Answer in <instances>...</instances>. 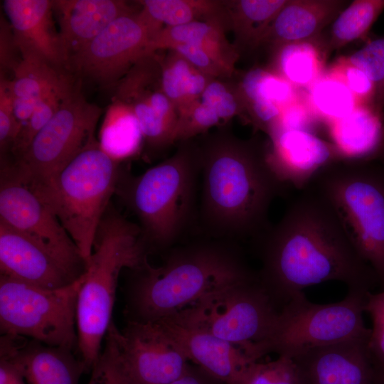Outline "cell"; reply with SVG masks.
I'll return each instance as SVG.
<instances>
[{"mask_svg": "<svg viewBox=\"0 0 384 384\" xmlns=\"http://www.w3.org/2000/svg\"><path fill=\"white\" fill-rule=\"evenodd\" d=\"M255 241L262 263L258 278L279 309L304 288L328 281L341 282L348 291L380 287L331 206L310 186Z\"/></svg>", "mask_w": 384, "mask_h": 384, "instance_id": "obj_1", "label": "cell"}, {"mask_svg": "<svg viewBox=\"0 0 384 384\" xmlns=\"http://www.w3.org/2000/svg\"><path fill=\"white\" fill-rule=\"evenodd\" d=\"M198 146L202 178L199 215L210 238L256 240L270 226L269 210L285 188L267 160V145L225 127Z\"/></svg>", "mask_w": 384, "mask_h": 384, "instance_id": "obj_2", "label": "cell"}, {"mask_svg": "<svg viewBox=\"0 0 384 384\" xmlns=\"http://www.w3.org/2000/svg\"><path fill=\"white\" fill-rule=\"evenodd\" d=\"M231 242L213 238L174 247L161 266L146 260L131 270L124 311L128 321L171 317L214 290L257 277Z\"/></svg>", "mask_w": 384, "mask_h": 384, "instance_id": "obj_3", "label": "cell"}, {"mask_svg": "<svg viewBox=\"0 0 384 384\" xmlns=\"http://www.w3.org/2000/svg\"><path fill=\"white\" fill-rule=\"evenodd\" d=\"M179 143L171 157L142 174L120 169L114 195L137 218L148 252L171 247L195 215L198 146L192 139Z\"/></svg>", "mask_w": 384, "mask_h": 384, "instance_id": "obj_4", "label": "cell"}, {"mask_svg": "<svg viewBox=\"0 0 384 384\" xmlns=\"http://www.w3.org/2000/svg\"><path fill=\"white\" fill-rule=\"evenodd\" d=\"M148 253L138 224L127 220L111 202L97 230L78 294V351L85 372L92 370L101 354L121 271L140 267Z\"/></svg>", "mask_w": 384, "mask_h": 384, "instance_id": "obj_5", "label": "cell"}, {"mask_svg": "<svg viewBox=\"0 0 384 384\" xmlns=\"http://www.w3.org/2000/svg\"><path fill=\"white\" fill-rule=\"evenodd\" d=\"M121 166L95 139L55 176L29 188L58 218L87 265L99 224L114 195Z\"/></svg>", "mask_w": 384, "mask_h": 384, "instance_id": "obj_6", "label": "cell"}, {"mask_svg": "<svg viewBox=\"0 0 384 384\" xmlns=\"http://www.w3.org/2000/svg\"><path fill=\"white\" fill-rule=\"evenodd\" d=\"M331 206L384 289V161L341 159L308 185Z\"/></svg>", "mask_w": 384, "mask_h": 384, "instance_id": "obj_7", "label": "cell"}, {"mask_svg": "<svg viewBox=\"0 0 384 384\" xmlns=\"http://www.w3.org/2000/svg\"><path fill=\"white\" fill-rule=\"evenodd\" d=\"M367 293L348 291L341 301L326 304L309 302L304 293L296 296L281 307L271 333L255 348V360L269 353L293 358L317 347L368 340L371 329L363 316Z\"/></svg>", "mask_w": 384, "mask_h": 384, "instance_id": "obj_8", "label": "cell"}, {"mask_svg": "<svg viewBox=\"0 0 384 384\" xmlns=\"http://www.w3.org/2000/svg\"><path fill=\"white\" fill-rule=\"evenodd\" d=\"M279 311L257 275L214 290L169 318L238 346L253 362L255 348L271 333Z\"/></svg>", "mask_w": 384, "mask_h": 384, "instance_id": "obj_9", "label": "cell"}, {"mask_svg": "<svg viewBox=\"0 0 384 384\" xmlns=\"http://www.w3.org/2000/svg\"><path fill=\"white\" fill-rule=\"evenodd\" d=\"M83 274L72 284L46 289L0 275L1 334L78 350L76 305Z\"/></svg>", "mask_w": 384, "mask_h": 384, "instance_id": "obj_10", "label": "cell"}, {"mask_svg": "<svg viewBox=\"0 0 384 384\" xmlns=\"http://www.w3.org/2000/svg\"><path fill=\"white\" fill-rule=\"evenodd\" d=\"M102 110L75 86L50 122L17 159L1 164L28 188L55 176L90 142Z\"/></svg>", "mask_w": 384, "mask_h": 384, "instance_id": "obj_11", "label": "cell"}, {"mask_svg": "<svg viewBox=\"0 0 384 384\" xmlns=\"http://www.w3.org/2000/svg\"><path fill=\"white\" fill-rule=\"evenodd\" d=\"M161 30L139 11L122 16L73 55L74 71L103 86H115L134 64L150 54L148 46Z\"/></svg>", "mask_w": 384, "mask_h": 384, "instance_id": "obj_12", "label": "cell"}, {"mask_svg": "<svg viewBox=\"0 0 384 384\" xmlns=\"http://www.w3.org/2000/svg\"><path fill=\"white\" fill-rule=\"evenodd\" d=\"M118 366L124 384H170L188 366V359L159 321H128L123 331L112 321Z\"/></svg>", "mask_w": 384, "mask_h": 384, "instance_id": "obj_13", "label": "cell"}, {"mask_svg": "<svg viewBox=\"0 0 384 384\" xmlns=\"http://www.w3.org/2000/svg\"><path fill=\"white\" fill-rule=\"evenodd\" d=\"M114 87L113 100L134 112L150 154L161 153L176 143L178 114L163 91L157 52L139 59Z\"/></svg>", "mask_w": 384, "mask_h": 384, "instance_id": "obj_14", "label": "cell"}, {"mask_svg": "<svg viewBox=\"0 0 384 384\" xmlns=\"http://www.w3.org/2000/svg\"><path fill=\"white\" fill-rule=\"evenodd\" d=\"M0 221L30 237L78 277L87 268L78 247L58 218L34 193L1 169Z\"/></svg>", "mask_w": 384, "mask_h": 384, "instance_id": "obj_15", "label": "cell"}, {"mask_svg": "<svg viewBox=\"0 0 384 384\" xmlns=\"http://www.w3.org/2000/svg\"><path fill=\"white\" fill-rule=\"evenodd\" d=\"M267 160L286 186L304 189L324 168L342 159L335 146L312 132L279 129L270 136Z\"/></svg>", "mask_w": 384, "mask_h": 384, "instance_id": "obj_16", "label": "cell"}, {"mask_svg": "<svg viewBox=\"0 0 384 384\" xmlns=\"http://www.w3.org/2000/svg\"><path fill=\"white\" fill-rule=\"evenodd\" d=\"M368 341L351 339L295 356L301 384H380Z\"/></svg>", "mask_w": 384, "mask_h": 384, "instance_id": "obj_17", "label": "cell"}, {"mask_svg": "<svg viewBox=\"0 0 384 384\" xmlns=\"http://www.w3.org/2000/svg\"><path fill=\"white\" fill-rule=\"evenodd\" d=\"M1 275L46 289L68 286L80 277L41 244L0 221Z\"/></svg>", "mask_w": 384, "mask_h": 384, "instance_id": "obj_18", "label": "cell"}, {"mask_svg": "<svg viewBox=\"0 0 384 384\" xmlns=\"http://www.w3.org/2000/svg\"><path fill=\"white\" fill-rule=\"evenodd\" d=\"M3 7L21 53L34 54L61 72L68 58L54 24L53 1L4 0Z\"/></svg>", "mask_w": 384, "mask_h": 384, "instance_id": "obj_19", "label": "cell"}, {"mask_svg": "<svg viewBox=\"0 0 384 384\" xmlns=\"http://www.w3.org/2000/svg\"><path fill=\"white\" fill-rule=\"evenodd\" d=\"M0 355L16 363L28 384H79L85 372L73 351L23 336L1 334Z\"/></svg>", "mask_w": 384, "mask_h": 384, "instance_id": "obj_20", "label": "cell"}, {"mask_svg": "<svg viewBox=\"0 0 384 384\" xmlns=\"http://www.w3.org/2000/svg\"><path fill=\"white\" fill-rule=\"evenodd\" d=\"M191 361L224 384H238L252 361L238 346L173 319L157 321ZM154 322V321H153Z\"/></svg>", "mask_w": 384, "mask_h": 384, "instance_id": "obj_21", "label": "cell"}, {"mask_svg": "<svg viewBox=\"0 0 384 384\" xmlns=\"http://www.w3.org/2000/svg\"><path fill=\"white\" fill-rule=\"evenodd\" d=\"M139 11L122 0L53 1V12L68 60L115 19Z\"/></svg>", "mask_w": 384, "mask_h": 384, "instance_id": "obj_22", "label": "cell"}, {"mask_svg": "<svg viewBox=\"0 0 384 384\" xmlns=\"http://www.w3.org/2000/svg\"><path fill=\"white\" fill-rule=\"evenodd\" d=\"M343 0H287L267 30L261 46L273 50L283 45L318 39L345 9Z\"/></svg>", "mask_w": 384, "mask_h": 384, "instance_id": "obj_23", "label": "cell"}, {"mask_svg": "<svg viewBox=\"0 0 384 384\" xmlns=\"http://www.w3.org/2000/svg\"><path fill=\"white\" fill-rule=\"evenodd\" d=\"M328 126L332 144L342 159H380L384 149V115L370 106L358 105Z\"/></svg>", "mask_w": 384, "mask_h": 384, "instance_id": "obj_24", "label": "cell"}, {"mask_svg": "<svg viewBox=\"0 0 384 384\" xmlns=\"http://www.w3.org/2000/svg\"><path fill=\"white\" fill-rule=\"evenodd\" d=\"M229 24L223 21H197L186 24L164 27L150 41L148 53L169 50L181 44L191 45L206 52L231 75L240 50L225 36Z\"/></svg>", "mask_w": 384, "mask_h": 384, "instance_id": "obj_25", "label": "cell"}, {"mask_svg": "<svg viewBox=\"0 0 384 384\" xmlns=\"http://www.w3.org/2000/svg\"><path fill=\"white\" fill-rule=\"evenodd\" d=\"M326 54L321 38L292 43L272 50L270 70L297 89H307L325 72Z\"/></svg>", "mask_w": 384, "mask_h": 384, "instance_id": "obj_26", "label": "cell"}, {"mask_svg": "<svg viewBox=\"0 0 384 384\" xmlns=\"http://www.w3.org/2000/svg\"><path fill=\"white\" fill-rule=\"evenodd\" d=\"M287 0L225 1L229 27L233 31L235 46L255 49L261 46L271 23Z\"/></svg>", "mask_w": 384, "mask_h": 384, "instance_id": "obj_27", "label": "cell"}, {"mask_svg": "<svg viewBox=\"0 0 384 384\" xmlns=\"http://www.w3.org/2000/svg\"><path fill=\"white\" fill-rule=\"evenodd\" d=\"M168 50L166 55H160L161 85L179 115L201 99L214 78L198 70L177 52Z\"/></svg>", "mask_w": 384, "mask_h": 384, "instance_id": "obj_28", "label": "cell"}, {"mask_svg": "<svg viewBox=\"0 0 384 384\" xmlns=\"http://www.w3.org/2000/svg\"><path fill=\"white\" fill-rule=\"evenodd\" d=\"M140 12L159 26L171 27L197 21L218 20L229 23L225 1L144 0Z\"/></svg>", "mask_w": 384, "mask_h": 384, "instance_id": "obj_29", "label": "cell"}, {"mask_svg": "<svg viewBox=\"0 0 384 384\" xmlns=\"http://www.w3.org/2000/svg\"><path fill=\"white\" fill-rule=\"evenodd\" d=\"M98 142L107 154L119 162L141 151L143 134L137 117L129 107L112 100L103 120Z\"/></svg>", "mask_w": 384, "mask_h": 384, "instance_id": "obj_30", "label": "cell"}, {"mask_svg": "<svg viewBox=\"0 0 384 384\" xmlns=\"http://www.w3.org/2000/svg\"><path fill=\"white\" fill-rule=\"evenodd\" d=\"M384 11V0H355L346 6L331 24L324 41L326 54L363 38Z\"/></svg>", "mask_w": 384, "mask_h": 384, "instance_id": "obj_31", "label": "cell"}, {"mask_svg": "<svg viewBox=\"0 0 384 384\" xmlns=\"http://www.w3.org/2000/svg\"><path fill=\"white\" fill-rule=\"evenodd\" d=\"M22 60L9 80L14 100L37 104L60 81L64 75L43 58L21 53Z\"/></svg>", "mask_w": 384, "mask_h": 384, "instance_id": "obj_32", "label": "cell"}, {"mask_svg": "<svg viewBox=\"0 0 384 384\" xmlns=\"http://www.w3.org/2000/svg\"><path fill=\"white\" fill-rule=\"evenodd\" d=\"M304 96L314 114L327 124L348 115L359 105L348 87L326 71L306 89Z\"/></svg>", "mask_w": 384, "mask_h": 384, "instance_id": "obj_33", "label": "cell"}, {"mask_svg": "<svg viewBox=\"0 0 384 384\" xmlns=\"http://www.w3.org/2000/svg\"><path fill=\"white\" fill-rule=\"evenodd\" d=\"M244 107L255 102L274 103L283 109L301 93L286 80L270 69L253 68L237 84Z\"/></svg>", "mask_w": 384, "mask_h": 384, "instance_id": "obj_34", "label": "cell"}, {"mask_svg": "<svg viewBox=\"0 0 384 384\" xmlns=\"http://www.w3.org/2000/svg\"><path fill=\"white\" fill-rule=\"evenodd\" d=\"M74 87L70 79L64 74L57 85L38 102L11 146L10 152L14 160L24 153L34 137L53 117Z\"/></svg>", "mask_w": 384, "mask_h": 384, "instance_id": "obj_35", "label": "cell"}, {"mask_svg": "<svg viewBox=\"0 0 384 384\" xmlns=\"http://www.w3.org/2000/svg\"><path fill=\"white\" fill-rule=\"evenodd\" d=\"M361 69L373 85V109L383 115L384 111V36L368 41L350 55L343 56Z\"/></svg>", "mask_w": 384, "mask_h": 384, "instance_id": "obj_36", "label": "cell"}, {"mask_svg": "<svg viewBox=\"0 0 384 384\" xmlns=\"http://www.w3.org/2000/svg\"><path fill=\"white\" fill-rule=\"evenodd\" d=\"M238 384H301L297 366L292 358L279 356L269 362L250 363Z\"/></svg>", "mask_w": 384, "mask_h": 384, "instance_id": "obj_37", "label": "cell"}, {"mask_svg": "<svg viewBox=\"0 0 384 384\" xmlns=\"http://www.w3.org/2000/svg\"><path fill=\"white\" fill-rule=\"evenodd\" d=\"M225 79H213L204 90L200 100L218 116L223 126L235 116H245V107L237 85Z\"/></svg>", "mask_w": 384, "mask_h": 384, "instance_id": "obj_38", "label": "cell"}, {"mask_svg": "<svg viewBox=\"0 0 384 384\" xmlns=\"http://www.w3.org/2000/svg\"><path fill=\"white\" fill-rule=\"evenodd\" d=\"M365 312L372 320L368 350L378 371L384 370V289L366 294Z\"/></svg>", "mask_w": 384, "mask_h": 384, "instance_id": "obj_39", "label": "cell"}, {"mask_svg": "<svg viewBox=\"0 0 384 384\" xmlns=\"http://www.w3.org/2000/svg\"><path fill=\"white\" fill-rule=\"evenodd\" d=\"M325 71L341 80L353 94L359 105L372 107L373 85L361 69L341 57Z\"/></svg>", "mask_w": 384, "mask_h": 384, "instance_id": "obj_40", "label": "cell"}, {"mask_svg": "<svg viewBox=\"0 0 384 384\" xmlns=\"http://www.w3.org/2000/svg\"><path fill=\"white\" fill-rule=\"evenodd\" d=\"M9 80L1 73L0 78V151L1 159L6 157L8 151L18 136L21 126L17 121L13 106V97Z\"/></svg>", "mask_w": 384, "mask_h": 384, "instance_id": "obj_41", "label": "cell"}, {"mask_svg": "<svg viewBox=\"0 0 384 384\" xmlns=\"http://www.w3.org/2000/svg\"><path fill=\"white\" fill-rule=\"evenodd\" d=\"M105 346L92 368L88 384H124L118 366V349L110 331L105 336Z\"/></svg>", "mask_w": 384, "mask_h": 384, "instance_id": "obj_42", "label": "cell"}, {"mask_svg": "<svg viewBox=\"0 0 384 384\" xmlns=\"http://www.w3.org/2000/svg\"><path fill=\"white\" fill-rule=\"evenodd\" d=\"M318 120L310 109L304 95H300L282 109L279 122L271 134L279 129L312 132Z\"/></svg>", "mask_w": 384, "mask_h": 384, "instance_id": "obj_43", "label": "cell"}, {"mask_svg": "<svg viewBox=\"0 0 384 384\" xmlns=\"http://www.w3.org/2000/svg\"><path fill=\"white\" fill-rule=\"evenodd\" d=\"M174 50L188 60L198 70L214 79H225L232 75L216 63L203 50L191 45L181 44L173 46Z\"/></svg>", "mask_w": 384, "mask_h": 384, "instance_id": "obj_44", "label": "cell"}, {"mask_svg": "<svg viewBox=\"0 0 384 384\" xmlns=\"http://www.w3.org/2000/svg\"><path fill=\"white\" fill-rule=\"evenodd\" d=\"M16 43L12 27L9 21L1 16L0 21V65L1 73L6 70L14 72L22 60V57Z\"/></svg>", "mask_w": 384, "mask_h": 384, "instance_id": "obj_45", "label": "cell"}, {"mask_svg": "<svg viewBox=\"0 0 384 384\" xmlns=\"http://www.w3.org/2000/svg\"><path fill=\"white\" fill-rule=\"evenodd\" d=\"M0 384H28L16 363L3 355H0Z\"/></svg>", "mask_w": 384, "mask_h": 384, "instance_id": "obj_46", "label": "cell"}, {"mask_svg": "<svg viewBox=\"0 0 384 384\" xmlns=\"http://www.w3.org/2000/svg\"><path fill=\"white\" fill-rule=\"evenodd\" d=\"M170 384H224L198 366L188 365L185 372Z\"/></svg>", "mask_w": 384, "mask_h": 384, "instance_id": "obj_47", "label": "cell"}, {"mask_svg": "<svg viewBox=\"0 0 384 384\" xmlns=\"http://www.w3.org/2000/svg\"><path fill=\"white\" fill-rule=\"evenodd\" d=\"M380 384H384V370L378 371Z\"/></svg>", "mask_w": 384, "mask_h": 384, "instance_id": "obj_48", "label": "cell"}, {"mask_svg": "<svg viewBox=\"0 0 384 384\" xmlns=\"http://www.w3.org/2000/svg\"><path fill=\"white\" fill-rule=\"evenodd\" d=\"M380 160L384 161V149H383V153H382V155H381V157H380Z\"/></svg>", "mask_w": 384, "mask_h": 384, "instance_id": "obj_49", "label": "cell"}]
</instances>
